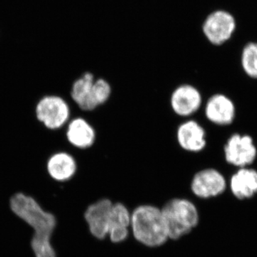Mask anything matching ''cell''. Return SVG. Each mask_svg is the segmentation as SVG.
I'll return each instance as SVG.
<instances>
[{"mask_svg": "<svg viewBox=\"0 0 257 257\" xmlns=\"http://www.w3.org/2000/svg\"><path fill=\"white\" fill-rule=\"evenodd\" d=\"M10 208L15 214L35 231L31 246L35 257H57L50 242L57 220L52 213L42 209L35 198L19 192L10 199Z\"/></svg>", "mask_w": 257, "mask_h": 257, "instance_id": "obj_1", "label": "cell"}, {"mask_svg": "<svg viewBox=\"0 0 257 257\" xmlns=\"http://www.w3.org/2000/svg\"><path fill=\"white\" fill-rule=\"evenodd\" d=\"M135 238L148 246H158L168 239V231L162 210L150 205L140 206L131 217Z\"/></svg>", "mask_w": 257, "mask_h": 257, "instance_id": "obj_2", "label": "cell"}, {"mask_svg": "<svg viewBox=\"0 0 257 257\" xmlns=\"http://www.w3.org/2000/svg\"><path fill=\"white\" fill-rule=\"evenodd\" d=\"M112 88L104 78H95L92 72H86L72 83L70 96L79 109L92 111L109 101Z\"/></svg>", "mask_w": 257, "mask_h": 257, "instance_id": "obj_3", "label": "cell"}, {"mask_svg": "<svg viewBox=\"0 0 257 257\" xmlns=\"http://www.w3.org/2000/svg\"><path fill=\"white\" fill-rule=\"evenodd\" d=\"M162 212L171 239H177L188 234L199 221L197 208L187 199L170 200L166 204Z\"/></svg>", "mask_w": 257, "mask_h": 257, "instance_id": "obj_4", "label": "cell"}, {"mask_svg": "<svg viewBox=\"0 0 257 257\" xmlns=\"http://www.w3.org/2000/svg\"><path fill=\"white\" fill-rule=\"evenodd\" d=\"M37 121L50 131L66 126L71 119V108L64 98L57 94H47L40 98L35 107Z\"/></svg>", "mask_w": 257, "mask_h": 257, "instance_id": "obj_5", "label": "cell"}, {"mask_svg": "<svg viewBox=\"0 0 257 257\" xmlns=\"http://www.w3.org/2000/svg\"><path fill=\"white\" fill-rule=\"evenodd\" d=\"M236 28V20L231 13L217 10L206 19L203 25V32L212 45L219 46L231 39Z\"/></svg>", "mask_w": 257, "mask_h": 257, "instance_id": "obj_6", "label": "cell"}, {"mask_svg": "<svg viewBox=\"0 0 257 257\" xmlns=\"http://www.w3.org/2000/svg\"><path fill=\"white\" fill-rule=\"evenodd\" d=\"M256 154L252 138L248 135L235 134L228 140L224 147L226 162L241 168L251 165L256 159Z\"/></svg>", "mask_w": 257, "mask_h": 257, "instance_id": "obj_7", "label": "cell"}, {"mask_svg": "<svg viewBox=\"0 0 257 257\" xmlns=\"http://www.w3.org/2000/svg\"><path fill=\"white\" fill-rule=\"evenodd\" d=\"M170 104L172 111L177 116L189 117L200 109L202 104V94L192 84H180L171 94Z\"/></svg>", "mask_w": 257, "mask_h": 257, "instance_id": "obj_8", "label": "cell"}, {"mask_svg": "<svg viewBox=\"0 0 257 257\" xmlns=\"http://www.w3.org/2000/svg\"><path fill=\"white\" fill-rule=\"evenodd\" d=\"M226 182L224 176L214 169H204L193 177L191 189L197 197L202 199L214 197L224 192Z\"/></svg>", "mask_w": 257, "mask_h": 257, "instance_id": "obj_9", "label": "cell"}, {"mask_svg": "<svg viewBox=\"0 0 257 257\" xmlns=\"http://www.w3.org/2000/svg\"><path fill=\"white\" fill-rule=\"evenodd\" d=\"M176 138L181 149L191 153L202 151L207 145L205 130L195 120L188 119L181 123Z\"/></svg>", "mask_w": 257, "mask_h": 257, "instance_id": "obj_10", "label": "cell"}, {"mask_svg": "<svg viewBox=\"0 0 257 257\" xmlns=\"http://www.w3.org/2000/svg\"><path fill=\"white\" fill-rule=\"evenodd\" d=\"M112 203L103 199L89 206L85 212V219L93 236L103 239L109 234Z\"/></svg>", "mask_w": 257, "mask_h": 257, "instance_id": "obj_11", "label": "cell"}, {"mask_svg": "<svg viewBox=\"0 0 257 257\" xmlns=\"http://www.w3.org/2000/svg\"><path fill=\"white\" fill-rule=\"evenodd\" d=\"M65 138L69 145L78 150H87L95 143V128L82 116L71 118L66 125Z\"/></svg>", "mask_w": 257, "mask_h": 257, "instance_id": "obj_12", "label": "cell"}, {"mask_svg": "<svg viewBox=\"0 0 257 257\" xmlns=\"http://www.w3.org/2000/svg\"><path fill=\"white\" fill-rule=\"evenodd\" d=\"M78 165L72 154L56 152L47 159L46 170L50 177L57 182H68L77 172Z\"/></svg>", "mask_w": 257, "mask_h": 257, "instance_id": "obj_13", "label": "cell"}, {"mask_svg": "<svg viewBox=\"0 0 257 257\" xmlns=\"http://www.w3.org/2000/svg\"><path fill=\"white\" fill-rule=\"evenodd\" d=\"M205 116L213 124L229 125L235 117L234 103L224 94H214L208 99L206 104Z\"/></svg>", "mask_w": 257, "mask_h": 257, "instance_id": "obj_14", "label": "cell"}, {"mask_svg": "<svg viewBox=\"0 0 257 257\" xmlns=\"http://www.w3.org/2000/svg\"><path fill=\"white\" fill-rule=\"evenodd\" d=\"M230 187L239 199H249L257 193V172L246 167L240 169L232 176Z\"/></svg>", "mask_w": 257, "mask_h": 257, "instance_id": "obj_15", "label": "cell"}, {"mask_svg": "<svg viewBox=\"0 0 257 257\" xmlns=\"http://www.w3.org/2000/svg\"><path fill=\"white\" fill-rule=\"evenodd\" d=\"M130 221V213L124 204L121 203L113 204L109 230V234L113 242H121L126 239Z\"/></svg>", "mask_w": 257, "mask_h": 257, "instance_id": "obj_16", "label": "cell"}, {"mask_svg": "<svg viewBox=\"0 0 257 257\" xmlns=\"http://www.w3.org/2000/svg\"><path fill=\"white\" fill-rule=\"evenodd\" d=\"M241 64L247 75L257 78V42H249L243 47Z\"/></svg>", "mask_w": 257, "mask_h": 257, "instance_id": "obj_17", "label": "cell"}]
</instances>
